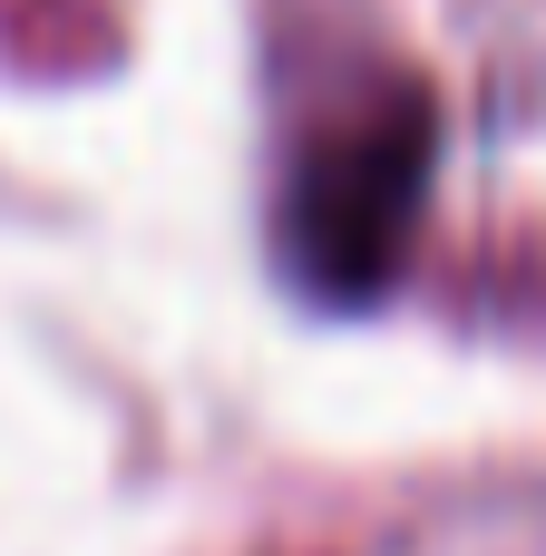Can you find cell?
<instances>
[{"instance_id":"1","label":"cell","mask_w":546,"mask_h":556,"mask_svg":"<svg viewBox=\"0 0 546 556\" xmlns=\"http://www.w3.org/2000/svg\"><path fill=\"white\" fill-rule=\"evenodd\" d=\"M430 195V98L381 88L361 117L322 127L283 186V264L322 303H371L420 225Z\"/></svg>"}]
</instances>
